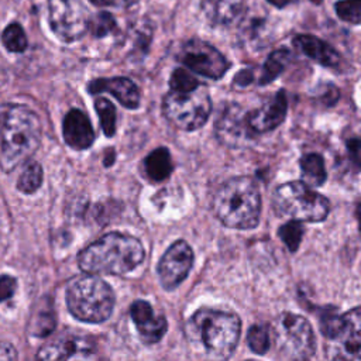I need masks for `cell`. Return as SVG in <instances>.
Wrapping results in <instances>:
<instances>
[{
	"instance_id": "6da1fadb",
	"label": "cell",
	"mask_w": 361,
	"mask_h": 361,
	"mask_svg": "<svg viewBox=\"0 0 361 361\" xmlns=\"http://www.w3.org/2000/svg\"><path fill=\"white\" fill-rule=\"evenodd\" d=\"M241 333L240 317L227 310L203 307L185 324L188 344L204 361H227L237 348Z\"/></svg>"
},
{
	"instance_id": "7a4b0ae2",
	"label": "cell",
	"mask_w": 361,
	"mask_h": 361,
	"mask_svg": "<svg viewBox=\"0 0 361 361\" xmlns=\"http://www.w3.org/2000/svg\"><path fill=\"white\" fill-rule=\"evenodd\" d=\"M145 258L141 241L123 233H109L85 247L78 255L79 268L90 275H126Z\"/></svg>"
},
{
	"instance_id": "3957f363",
	"label": "cell",
	"mask_w": 361,
	"mask_h": 361,
	"mask_svg": "<svg viewBox=\"0 0 361 361\" xmlns=\"http://www.w3.org/2000/svg\"><path fill=\"white\" fill-rule=\"evenodd\" d=\"M41 121L24 104H11L0 120V168L11 172L30 159L41 142Z\"/></svg>"
},
{
	"instance_id": "277c9868",
	"label": "cell",
	"mask_w": 361,
	"mask_h": 361,
	"mask_svg": "<svg viewBox=\"0 0 361 361\" xmlns=\"http://www.w3.org/2000/svg\"><path fill=\"white\" fill-rule=\"evenodd\" d=\"M261 192L250 176H234L214 192L212 206L216 217L228 228L250 230L259 223Z\"/></svg>"
},
{
	"instance_id": "5b68a950",
	"label": "cell",
	"mask_w": 361,
	"mask_h": 361,
	"mask_svg": "<svg viewBox=\"0 0 361 361\" xmlns=\"http://www.w3.org/2000/svg\"><path fill=\"white\" fill-rule=\"evenodd\" d=\"M66 306L73 317L85 323L107 320L116 303L110 285L96 275L73 278L66 286Z\"/></svg>"
},
{
	"instance_id": "8992f818",
	"label": "cell",
	"mask_w": 361,
	"mask_h": 361,
	"mask_svg": "<svg viewBox=\"0 0 361 361\" xmlns=\"http://www.w3.org/2000/svg\"><path fill=\"white\" fill-rule=\"evenodd\" d=\"M272 206L278 216L296 221H322L330 212L329 200L302 180L279 185L272 195Z\"/></svg>"
},
{
	"instance_id": "52a82bcc",
	"label": "cell",
	"mask_w": 361,
	"mask_h": 361,
	"mask_svg": "<svg viewBox=\"0 0 361 361\" xmlns=\"http://www.w3.org/2000/svg\"><path fill=\"white\" fill-rule=\"evenodd\" d=\"M326 340V361H361V314L360 309L344 314H329L320 323Z\"/></svg>"
},
{
	"instance_id": "ba28073f",
	"label": "cell",
	"mask_w": 361,
	"mask_h": 361,
	"mask_svg": "<svg viewBox=\"0 0 361 361\" xmlns=\"http://www.w3.org/2000/svg\"><path fill=\"white\" fill-rule=\"evenodd\" d=\"M271 344L286 361H309L316 350L310 323L300 314L282 312L269 326Z\"/></svg>"
},
{
	"instance_id": "9c48e42d",
	"label": "cell",
	"mask_w": 361,
	"mask_h": 361,
	"mask_svg": "<svg viewBox=\"0 0 361 361\" xmlns=\"http://www.w3.org/2000/svg\"><path fill=\"white\" fill-rule=\"evenodd\" d=\"M162 113L173 127L195 131L207 121L212 113V100L202 86L189 92L172 90L164 97Z\"/></svg>"
},
{
	"instance_id": "30bf717a",
	"label": "cell",
	"mask_w": 361,
	"mask_h": 361,
	"mask_svg": "<svg viewBox=\"0 0 361 361\" xmlns=\"http://www.w3.org/2000/svg\"><path fill=\"white\" fill-rule=\"evenodd\" d=\"M49 25L63 42L78 41L87 31L89 16L82 0H48Z\"/></svg>"
},
{
	"instance_id": "8fae6325",
	"label": "cell",
	"mask_w": 361,
	"mask_h": 361,
	"mask_svg": "<svg viewBox=\"0 0 361 361\" xmlns=\"http://www.w3.org/2000/svg\"><path fill=\"white\" fill-rule=\"evenodd\" d=\"M178 59L190 71L210 79H220L228 69V62L223 54L202 39H189L185 42Z\"/></svg>"
},
{
	"instance_id": "7c38bea8",
	"label": "cell",
	"mask_w": 361,
	"mask_h": 361,
	"mask_svg": "<svg viewBox=\"0 0 361 361\" xmlns=\"http://www.w3.org/2000/svg\"><path fill=\"white\" fill-rule=\"evenodd\" d=\"M214 134L223 145L230 148L247 147L255 135L248 126L247 113L235 103L223 104L216 118Z\"/></svg>"
},
{
	"instance_id": "4fadbf2b",
	"label": "cell",
	"mask_w": 361,
	"mask_h": 361,
	"mask_svg": "<svg viewBox=\"0 0 361 361\" xmlns=\"http://www.w3.org/2000/svg\"><path fill=\"white\" fill-rule=\"evenodd\" d=\"M193 265V251L185 240L175 241L158 262V276L164 289L173 290L189 275Z\"/></svg>"
},
{
	"instance_id": "5bb4252c",
	"label": "cell",
	"mask_w": 361,
	"mask_h": 361,
	"mask_svg": "<svg viewBox=\"0 0 361 361\" xmlns=\"http://www.w3.org/2000/svg\"><path fill=\"white\" fill-rule=\"evenodd\" d=\"M131 319L145 344L158 343L168 330V322L164 314H157L152 306L145 300H135L130 307Z\"/></svg>"
},
{
	"instance_id": "9a60e30c",
	"label": "cell",
	"mask_w": 361,
	"mask_h": 361,
	"mask_svg": "<svg viewBox=\"0 0 361 361\" xmlns=\"http://www.w3.org/2000/svg\"><path fill=\"white\" fill-rule=\"evenodd\" d=\"M288 111V99L283 90H279L259 109L247 113V121L250 128L255 134L268 133L276 128L286 116Z\"/></svg>"
},
{
	"instance_id": "2e32d148",
	"label": "cell",
	"mask_w": 361,
	"mask_h": 361,
	"mask_svg": "<svg viewBox=\"0 0 361 361\" xmlns=\"http://www.w3.org/2000/svg\"><path fill=\"white\" fill-rule=\"evenodd\" d=\"M62 134L65 142L76 151L89 148L94 141V131L87 116L78 109L69 110L63 117Z\"/></svg>"
},
{
	"instance_id": "e0dca14e",
	"label": "cell",
	"mask_w": 361,
	"mask_h": 361,
	"mask_svg": "<svg viewBox=\"0 0 361 361\" xmlns=\"http://www.w3.org/2000/svg\"><path fill=\"white\" fill-rule=\"evenodd\" d=\"M87 89L90 93L109 92L127 109H137L140 106V90L127 78L94 79L87 85Z\"/></svg>"
},
{
	"instance_id": "ac0fdd59",
	"label": "cell",
	"mask_w": 361,
	"mask_h": 361,
	"mask_svg": "<svg viewBox=\"0 0 361 361\" xmlns=\"http://www.w3.org/2000/svg\"><path fill=\"white\" fill-rule=\"evenodd\" d=\"M92 345L80 337H63L39 348L37 361H69L79 354H90Z\"/></svg>"
},
{
	"instance_id": "d6986e66",
	"label": "cell",
	"mask_w": 361,
	"mask_h": 361,
	"mask_svg": "<svg viewBox=\"0 0 361 361\" xmlns=\"http://www.w3.org/2000/svg\"><path fill=\"white\" fill-rule=\"evenodd\" d=\"M244 0H202V11L213 25H231L244 13Z\"/></svg>"
},
{
	"instance_id": "ffe728a7",
	"label": "cell",
	"mask_w": 361,
	"mask_h": 361,
	"mask_svg": "<svg viewBox=\"0 0 361 361\" xmlns=\"http://www.w3.org/2000/svg\"><path fill=\"white\" fill-rule=\"evenodd\" d=\"M293 45L306 56L324 66H337L340 63V54L330 44L314 35L299 34L293 38Z\"/></svg>"
},
{
	"instance_id": "44dd1931",
	"label": "cell",
	"mask_w": 361,
	"mask_h": 361,
	"mask_svg": "<svg viewBox=\"0 0 361 361\" xmlns=\"http://www.w3.org/2000/svg\"><path fill=\"white\" fill-rule=\"evenodd\" d=\"M145 175L154 182L165 180L172 172L171 154L165 147L155 148L149 152L144 161Z\"/></svg>"
},
{
	"instance_id": "7402d4cb",
	"label": "cell",
	"mask_w": 361,
	"mask_h": 361,
	"mask_svg": "<svg viewBox=\"0 0 361 361\" xmlns=\"http://www.w3.org/2000/svg\"><path fill=\"white\" fill-rule=\"evenodd\" d=\"M302 178L307 186H320L327 178L324 159L320 154L310 152L300 158Z\"/></svg>"
},
{
	"instance_id": "603a6c76",
	"label": "cell",
	"mask_w": 361,
	"mask_h": 361,
	"mask_svg": "<svg viewBox=\"0 0 361 361\" xmlns=\"http://www.w3.org/2000/svg\"><path fill=\"white\" fill-rule=\"evenodd\" d=\"M42 183V168L37 161L28 159L24 162L23 171L17 180V189L21 193L31 195L39 189Z\"/></svg>"
},
{
	"instance_id": "cb8c5ba5",
	"label": "cell",
	"mask_w": 361,
	"mask_h": 361,
	"mask_svg": "<svg viewBox=\"0 0 361 361\" xmlns=\"http://www.w3.org/2000/svg\"><path fill=\"white\" fill-rule=\"evenodd\" d=\"M55 314L52 307L44 302L39 305V309H37L31 317L30 322V333L37 337L48 336L55 329Z\"/></svg>"
},
{
	"instance_id": "d4e9b609",
	"label": "cell",
	"mask_w": 361,
	"mask_h": 361,
	"mask_svg": "<svg viewBox=\"0 0 361 361\" xmlns=\"http://www.w3.org/2000/svg\"><path fill=\"white\" fill-rule=\"evenodd\" d=\"M288 61H289V52L286 49L274 51L264 63V68L259 76V85H267L274 79H276L285 69Z\"/></svg>"
},
{
	"instance_id": "484cf974",
	"label": "cell",
	"mask_w": 361,
	"mask_h": 361,
	"mask_svg": "<svg viewBox=\"0 0 361 361\" xmlns=\"http://www.w3.org/2000/svg\"><path fill=\"white\" fill-rule=\"evenodd\" d=\"M247 343L252 353L264 355L271 347V333L269 326L254 324L247 333Z\"/></svg>"
},
{
	"instance_id": "4316f807",
	"label": "cell",
	"mask_w": 361,
	"mask_h": 361,
	"mask_svg": "<svg viewBox=\"0 0 361 361\" xmlns=\"http://www.w3.org/2000/svg\"><path fill=\"white\" fill-rule=\"evenodd\" d=\"M94 109L99 116L100 126L104 135L113 137L116 133V107L107 99L99 97L94 102Z\"/></svg>"
},
{
	"instance_id": "83f0119b",
	"label": "cell",
	"mask_w": 361,
	"mask_h": 361,
	"mask_svg": "<svg viewBox=\"0 0 361 361\" xmlns=\"http://www.w3.org/2000/svg\"><path fill=\"white\" fill-rule=\"evenodd\" d=\"M1 41L10 52H23L28 44L25 32L18 23H11L3 30Z\"/></svg>"
},
{
	"instance_id": "f1b7e54d",
	"label": "cell",
	"mask_w": 361,
	"mask_h": 361,
	"mask_svg": "<svg viewBox=\"0 0 361 361\" xmlns=\"http://www.w3.org/2000/svg\"><path fill=\"white\" fill-rule=\"evenodd\" d=\"M87 30L96 38H104L117 30V24H116L114 17L110 13L99 11L94 17L89 18Z\"/></svg>"
},
{
	"instance_id": "f546056e",
	"label": "cell",
	"mask_w": 361,
	"mask_h": 361,
	"mask_svg": "<svg viewBox=\"0 0 361 361\" xmlns=\"http://www.w3.org/2000/svg\"><path fill=\"white\" fill-rule=\"evenodd\" d=\"M279 237L282 238V241L285 243L288 250L290 252H295L299 248V244L303 237V227H302L300 221L290 220V221L285 223L279 228Z\"/></svg>"
},
{
	"instance_id": "4dcf8cb0",
	"label": "cell",
	"mask_w": 361,
	"mask_h": 361,
	"mask_svg": "<svg viewBox=\"0 0 361 361\" xmlns=\"http://www.w3.org/2000/svg\"><path fill=\"white\" fill-rule=\"evenodd\" d=\"M337 16L351 24L361 21V0H341L334 4Z\"/></svg>"
},
{
	"instance_id": "1f68e13d",
	"label": "cell",
	"mask_w": 361,
	"mask_h": 361,
	"mask_svg": "<svg viewBox=\"0 0 361 361\" xmlns=\"http://www.w3.org/2000/svg\"><path fill=\"white\" fill-rule=\"evenodd\" d=\"M169 85H171V89L176 92H189L200 86L199 80L189 71L183 68H178L173 71Z\"/></svg>"
},
{
	"instance_id": "d6a6232c",
	"label": "cell",
	"mask_w": 361,
	"mask_h": 361,
	"mask_svg": "<svg viewBox=\"0 0 361 361\" xmlns=\"http://www.w3.org/2000/svg\"><path fill=\"white\" fill-rule=\"evenodd\" d=\"M17 289V279L11 275L0 276V302L10 299Z\"/></svg>"
},
{
	"instance_id": "836d02e7",
	"label": "cell",
	"mask_w": 361,
	"mask_h": 361,
	"mask_svg": "<svg viewBox=\"0 0 361 361\" xmlns=\"http://www.w3.org/2000/svg\"><path fill=\"white\" fill-rule=\"evenodd\" d=\"M0 361H17V351L7 341H0Z\"/></svg>"
},
{
	"instance_id": "e575fe53",
	"label": "cell",
	"mask_w": 361,
	"mask_h": 361,
	"mask_svg": "<svg viewBox=\"0 0 361 361\" xmlns=\"http://www.w3.org/2000/svg\"><path fill=\"white\" fill-rule=\"evenodd\" d=\"M94 6L99 7H107V6H113V7H126L131 3H134L135 0H90Z\"/></svg>"
},
{
	"instance_id": "d590c367",
	"label": "cell",
	"mask_w": 361,
	"mask_h": 361,
	"mask_svg": "<svg viewBox=\"0 0 361 361\" xmlns=\"http://www.w3.org/2000/svg\"><path fill=\"white\" fill-rule=\"evenodd\" d=\"M272 6H275V7H278V8H282V7H285L290 0H268Z\"/></svg>"
},
{
	"instance_id": "8d00e7d4",
	"label": "cell",
	"mask_w": 361,
	"mask_h": 361,
	"mask_svg": "<svg viewBox=\"0 0 361 361\" xmlns=\"http://www.w3.org/2000/svg\"><path fill=\"white\" fill-rule=\"evenodd\" d=\"M79 355H87V354H79ZM75 357H78V355H75ZM72 358H73V357H72ZM72 358H71V360H72ZM71 360H69V361H71Z\"/></svg>"
},
{
	"instance_id": "74e56055",
	"label": "cell",
	"mask_w": 361,
	"mask_h": 361,
	"mask_svg": "<svg viewBox=\"0 0 361 361\" xmlns=\"http://www.w3.org/2000/svg\"><path fill=\"white\" fill-rule=\"evenodd\" d=\"M245 361H257V360H245Z\"/></svg>"
}]
</instances>
